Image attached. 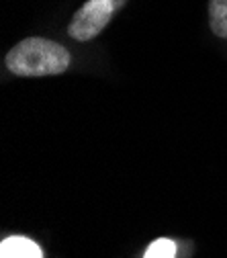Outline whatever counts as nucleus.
<instances>
[{
  "label": "nucleus",
  "mask_w": 227,
  "mask_h": 258,
  "mask_svg": "<svg viewBox=\"0 0 227 258\" xmlns=\"http://www.w3.org/2000/svg\"><path fill=\"white\" fill-rule=\"evenodd\" d=\"M68 66V49L43 37L23 39L7 53V68L17 76H53L66 72Z\"/></svg>",
  "instance_id": "f257e3e1"
},
{
  "label": "nucleus",
  "mask_w": 227,
  "mask_h": 258,
  "mask_svg": "<svg viewBox=\"0 0 227 258\" xmlns=\"http://www.w3.org/2000/svg\"><path fill=\"white\" fill-rule=\"evenodd\" d=\"M115 7H117L115 0H88L72 17V23L68 27L70 37L78 41H88L96 37L109 25L115 13Z\"/></svg>",
  "instance_id": "f03ea898"
},
{
  "label": "nucleus",
  "mask_w": 227,
  "mask_h": 258,
  "mask_svg": "<svg viewBox=\"0 0 227 258\" xmlns=\"http://www.w3.org/2000/svg\"><path fill=\"white\" fill-rule=\"evenodd\" d=\"M0 258H43V252L33 240L13 236L0 246Z\"/></svg>",
  "instance_id": "7ed1b4c3"
},
{
  "label": "nucleus",
  "mask_w": 227,
  "mask_h": 258,
  "mask_svg": "<svg viewBox=\"0 0 227 258\" xmlns=\"http://www.w3.org/2000/svg\"><path fill=\"white\" fill-rule=\"evenodd\" d=\"M209 21L215 35L227 37V0H209Z\"/></svg>",
  "instance_id": "20e7f679"
},
{
  "label": "nucleus",
  "mask_w": 227,
  "mask_h": 258,
  "mask_svg": "<svg viewBox=\"0 0 227 258\" xmlns=\"http://www.w3.org/2000/svg\"><path fill=\"white\" fill-rule=\"evenodd\" d=\"M143 258H176V244L172 240L160 238V240L149 244Z\"/></svg>",
  "instance_id": "39448f33"
}]
</instances>
